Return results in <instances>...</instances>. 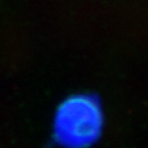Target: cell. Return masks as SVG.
I'll return each instance as SVG.
<instances>
[{"instance_id": "cell-1", "label": "cell", "mask_w": 148, "mask_h": 148, "mask_svg": "<svg viewBox=\"0 0 148 148\" xmlns=\"http://www.w3.org/2000/svg\"><path fill=\"white\" fill-rule=\"evenodd\" d=\"M102 127L103 115L99 101L91 95H76L59 106L54 136L66 148H87L98 140Z\"/></svg>"}]
</instances>
